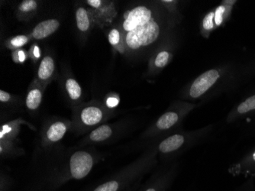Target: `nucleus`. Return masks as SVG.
Here are the masks:
<instances>
[{
	"label": "nucleus",
	"mask_w": 255,
	"mask_h": 191,
	"mask_svg": "<svg viewBox=\"0 0 255 191\" xmlns=\"http://www.w3.org/2000/svg\"><path fill=\"white\" fill-rule=\"evenodd\" d=\"M117 125L103 124L97 126L87 136L89 142L92 143H101L107 142L115 137L117 131H120Z\"/></svg>",
	"instance_id": "nucleus-12"
},
{
	"label": "nucleus",
	"mask_w": 255,
	"mask_h": 191,
	"mask_svg": "<svg viewBox=\"0 0 255 191\" xmlns=\"http://www.w3.org/2000/svg\"><path fill=\"white\" fill-rule=\"evenodd\" d=\"M235 1H224L220 5H218L215 8H213V22H214L215 28H220L225 25V23L228 21L231 15V11L233 9V5L236 3Z\"/></svg>",
	"instance_id": "nucleus-13"
},
{
	"label": "nucleus",
	"mask_w": 255,
	"mask_h": 191,
	"mask_svg": "<svg viewBox=\"0 0 255 191\" xmlns=\"http://www.w3.org/2000/svg\"><path fill=\"white\" fill-rule=\"evenodd\" d=\"M254 125H255V124H254Z\"/></svg>",
	"instance_id": "nucleus-28"
},
{
	"label": "nucleus",
	"mask_w": 255,
	"mask_h": 191,
	"mask_svg": "<svg viewBox=\"0 0 255 191\" xmlns=\"http://www.w3.org/2000/svg\"><path fill=\"white\" fill-rule=\"evenodd\" d=\"M173 52L170 49H162L159 51L151 59L150 64V71L157 72L167 67L173 59Z\"/></svg>",
	"instance_id": "nucleus-15"
},
{
	"label": "nucleus",
	"mask_w": 255,
	"mask_h": 191,
	"mask_svg": "<svg viewBox=\"0 0 255 191\" xmlns=\"http://www.w3.org/2000/svg\"><path fill=\"white\" fill-rule=\"evenodd\" d=\"M177 165L173 164L164 170L154 174L137 191H167L175 180Z\"/></svg>",
	"instance_id": "nucleus-7"
},
{
	"label": "nucleus",
	"mask_w": 255,
	"mask_h": 191,
	"mask_svg": "<svg viewBox=\"0 0 255 191\" xmlns=\"http://www.w3.org/2000/svg\"><path fill=\"white\" fill-rule=\"evenodd\" d=\"M213 125L190 131H177L158 142L157 153L167 159L176 158L193 149L206 139L213 132Z\"/></svg>",
	"instance_id": "nucleus-4"
},
{
	"label": "nucleus",
	"mask_w": 255,
	"mask_h": 191,
	"mask_svg": "<svg viewBox=\"0 0 255 191\" xmlns=\"http://www.w3.org/2000/svg\"><path fill=\"white\" fill-rule=\"evenodd\" d=\"M255 77V57L249 62L220 64L206 70L187 83L181 97L190 103L200 102V103L237 90Z\"/></svg>",
	"instance_id": "nucleus-1"
},
{
	"label": "nucleus",
	"mask_w": 255,
	"mask_h": 191,
	"mask_svg": "<svg viewBox=\"0 0 255 191\" xmlns=\"http://www.w3.org/2000/svg\"><path fill=\"white\" fill-rule=\"evenodd\" d=\"M37 7H38V3H37L36 1H34V0H25V1L21 2L18 8L22 12H31V11L36 9Z\"/></svg>",
	"instance_id": "nucleus-21"
},
{
	"label": "nucleus",
	"mask_w": 255,
	"mask_h": 191,
	"mask_svg": "<svg viewBox=\"0 0 255 191\" xmlns=\"http://www.w3.org/2000/svg\"><path fill=\"white\" fill-rule=\"evenodd\" d=\"M109 41L110 44L116 47L120 53H125L126 50V44H125L124 38L121 29L117 28H113L110 30L108 35Z\"/></svg>",
	"instance_id": "nucleus-17"
},
{
	"label": "nucleus",
	"mask_w": 255,
	"mask_h": 191,
	"mask_svg": "<svg viewBox=\"0 0 255 191\" xmlns=\"http://www.w3.org/2000/svg\"><path fill=\"white\" fill-rule=\"evenodd\" d=\"M229 172L234 176L255 177V148L232 165Z\"/></svg>",
	"instance_id": "nucleus-10"
},
{
	"label": "nucleus",
	"mask_w": 255,
	"mask_h": 191,
	"mask_svg": "<svg viewBox=\"0 0 255 191\" xmlns=\"http://www.w3.org/2000/svg\"><path fill=\"white\" fill-rule=\"evenodd\" d=\"M111 116V113L101 106H87L77 112L76 115L75 124L77 127L93 128L99 126Z\"/></svg>",
	"instance_id": "nucleus-8"
},
{
	"label": "nucleus",
	"mask_w": 255,
	"mask_h": 191,
	"mask_svg": "<svg viewBox=\"0 0 255 191\" xmlns=\"http://www.w3.org/2000/svg\"><path fill=\"white\" fill-rule=\"evenodd\" d=\"M120 28L127 52L139 54L160 41L165 24L154 7L139 4L125 11Z\"/></svg>",
	"instance_id": "nucleus-2"
},
{
	"label": "nucleus",
	"mask_w": 255,
	"mask_h": 191,
	"mask_svg": "<svg viewBox=\"0 0 255 191\" xmlns=\"http://www.w3.org/2000/svg\"><path fill=\"white\" fill-rule=\"evenodd\" d=\"M157 155L156 148L150 149L140 159L97 186L93 191H124L141 182V178L157 163Z\"/></svg>",
	"instance_id": "nucleus-3"
},
{
	"label": "nucleus",
	"mask_w": 255,
	"mask_h": 191,
	"mask_svg": "<svg viewBox=\"0 0 255 191\" xmlns=\"http://www.w3.org/2000/svg\"><path fill=\"white\" fill-rule=\"evenodd\" d=\"M94 156L87 151L79 150L71 155L69 160V173L67 180H82L94 168Z\"/></svg>",
	"instance_id": "nucleus-6"
},
{
	"label": "nucleus",
	"mask_w": 255,
	"mask_h": 191,
	"mask_svg": "<svg viewBox=\"0 0 255 191\" xmlns=\"http://www.w3.org/2000/svg\"><path fill=\"white\" fill-rule=\"evenodd\" d=\"M28 40L29 38L26 35H18V36L11 38L10 41V45L13 47H22L23 45H25L28 43Z\"/></svg>",
	"instance_id": "nucleus-22"
},
{
	"label": "nucleus",
	"mask_w": 255,
	"mask_h": 191,
	"mask_svg": "<svg viewBox=\"0 0 255 191\" xmlns=\"http://www.w3.org/2000/svg\"><path fill=\"white\" fill-rule=\"evenodd\" d=\"M33 54H34V57H37V58H39L40 56H41V54H40V50L39 48H38V46H34Z\"/></svg>",
	"instance_id": "nucleus-27"
},
{
	"label": "nucleus",
	"mask_w": 255,
	"mask_h": 191,
	"mask_svg": "<svg viewBox=\"0 0 255 191\" xmlns=\"http://www.w3.org/2000/svg\"><path fill=\"white\" fill-rule=\"evenodd\" d=\"M10 100H11V95L9 93L3 91V90L0 91V101L2 103H6Z\"/></svg>",
	"instance_id": "nucleus-24"
},
{
	"label": "nucleus",
	"mask_w": 255,
	"mask_h": 191,
	"mask_svg": "<svg viewBox=\"0 0 255 191\" xmlns=\"http://www.w3.org/2000/svg\"><path fill=\"white\" fill-rule=\"evenodd\" d=\"M55 64L54 60L50 56H46L42 59L38 70V77L40 81L47 82L54 74Z\"/></svg>",
	"instance_id": "nucleus-16"
},
{
	"label": "nucleus",
	"mask_w": 255,
	"mask_h": 191,
	"mask_svg": "<svg viewBox=\"0 0 255 191\" xmlns=\"http://www.w3.org/2000/svg\"><path fill=\"white\" fill-rule=\"evenodd\" d=\"M76 21L78 29L86 32L90 28V17L89 11L83 7L77 8L76 11Z\"/></svg>",
	"instance_id": "nucleus-19"
},
{
	"label": "nucleus",
	"mask_w": 255,
	"mask_h": 191,
	"mask_svg": "<svg viewBox=\"0 0 255 191\" xmlns=\"http://www.w3.org/2000/svg\"><path fill=\"white\" fill-rule=\"evenodd\" d=\"M199 105L185 100L174 102L170 108L157 119L144 133V138L163 137V139L180 131L183 122Z\"/></svg>",
	"instance_id": "nucleus-5"
},
{
	"label": "nucleus",
	"mask_w": 255,
	"mask_h": 191,
	"mask_svg": "<svg viewBox=\"0 0 255 191\" xmlns=\"http://www.w3.org/2000/svg\"><path fill=\"white\" fill-rule=\"evenodd\" d=\"M65 87L69 97L71 100H80V97L82 95V90H81V87L77 80L73 78L67 79L66 80Z\"/></svg>",
	"instance_id": "nucleus-20"
},
{
	"label": "nucleus",
	"mask_w": 255,
	"mask_h": 191,
	"mask_svg": "<svg viewBox=\"0 0 255 191\" xmlns=\"http://www.w3.org/2000/svg\"><path fill=\"white\" fill-rule=\"evenodd\" d=\"M87 2L88 5H90L93 8H98L102 5L103 2L100 0H88Z\"/></svg>",
	"instance_id": "nucleus-25"
},
{
	"label": "nucleus",
	"mask_w": 255,
	"mask_h": 191,
	"mask_svg": "<svg viewBox=\"0 0 255 191\" xmlns=\"http://www.w3.org/2000/svg\"><path fill=\"white\" fill-rule=\"evenodd\" d=\"M119 103H120V100H119L118 98L115 97H109L107 100V106L110 107V108H114L119 104Z\"/></svg>",
	"instance_id": "nucleus-23"
},
{
	"label": "nucleus",
	"mask_w": 255,
	"mask_h": 191,
	"mask_svg": "<svg viewBox=\"0 0 255 191\" xmlns=\"http://www.w3.org/2000/svg\"><path fill=\"white\" fill-rule=\"evenodd\" d=\"M68 124L64 121L57 120L48 126L44 132L45 145H52L60 142L68 130Z\"/></svg>",
	"instance_id": "nucleus-11"
},
{
	"label": "nucleus",
	"mask_w": 255,
	"mask_h": 191,
	"mask_svg": "<svg viewBox=\"0 0 255 191\" xmlns=\"http://www.w3.org/2000/svg\"><path fill=\"white\" fill-rule=\"evenodd\" d=\"M60 27V21L57 19H48L41 21L34 27L32 36L34 39L41 40L48 38L55 32Z\"/></svg>",
	"instance_id": "nucleus-14"
},
{
	"label": "nucleus",
	"mask_w": 255,
	"mask_h": 191,
	"mask_svg": "<svg viewBox=\"0 0 255 191\" xmlns=\"http://www.w3.org/2000/svg\"><path fill=\"white\" fill-rule=\"evenodd\" d=\"M42 100V92L40 89L35 88L31 89L27 95L26 107L30 111H35L38 110Z\"/></svg>",
	"instance_id": "nucleus-18"
},
{
	"label": "nucleus",
	"mask_w": 255,
	"mask_h": 191,
	"mask_svg": "<svg viewBox=\"0 0 255 191\" xmlns=\"http://www.w3.org/2000/svg\"><path fill=\"white\" fill-rule=\"evenodd\" d=\"M25 60V54L23 51H18V61L22 63Z\"/></svg>",
	"instance_id": "nucleus-26"
},
{
	"label": "nucleus",
	"mask_w": 255,
	"mask_h": 191,
	"mask_svg": "<svg viewBox=\"0 0 255 191\" xmlns=\"http://www.w3.org/2000/svg\"><path fill=\"white\" fill-rule=\"evenodd\" d=\"M255 117V91L242 99L233 107L226 117V123L233 124Z\"/></svg>",
	"instance_id": "nucleus-9"
}]
</instances>
